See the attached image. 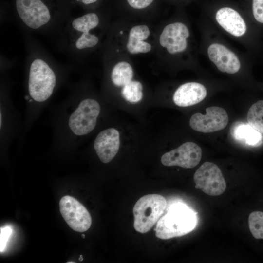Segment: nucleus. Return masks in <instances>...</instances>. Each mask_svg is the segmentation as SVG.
Masks as SVG:
<instances>
[{
	"label": "nucleus",
	"instance_id": "nucleus-3",
	"mask_svg": "<svg viewBox=\"0 0 263 263\" xmlns=\"http://www.w3.org/2000/svg\"><path fill=\"white\" fill-rule=\"evenodd\" d=\"M99 23L98 16L93 12L68 19L57 36L60 48L76 61L85 50L98 44L99 37L92 31Z\"/></svg>",
	"mask_w": 263,
	"mask_h": 263
},
{
	"label": "nucleus",
	"instance_id": "nucleus-26",
	"mask_svg": "<svg viewBox=\"0 0 263 263\" xmlns=\"http://www.w3.org/2000/svg\"><path fill=\"white\" fill-rule=\"evenodd\" d=\"M81 1L84 5H89L94 3L97 1V0H77Z\"/></svg>",
	"mask_w": 263,
	"mask_h": 263
},
{
	"label": "nucleus",
	"instance_id": "nucleus-4",
	"mask_svg": "<svg viewBox=\"0 0 263 263\" xmlns=\"http://www.w3.org/2000/svg\"><path fill=\"white\" fill-rule=\"evenodd\" d=\"M15 7L18 22L27 30L57 36L65 25L43 0H16Z\"/></svg>",
	"mask_w": 263,
	"mask_h": 263
},
{
	"label": "nucleus",
	"instance_id": "nucleus-2",
	"mask_svg": "<svg viewBox=\"0 0 263 263\" xmlns=\"http://www.w3.org/2000/svg\"><path fill=\"white\" fill-rule=\"evenodd\" d=\"M26 61L25 127L28 130L65 81L67 69L55 62L44 51L31 44Z\"/></svg>",
	"mask_w": 263,
	"mask_h": 263
},
{
	"label": "nucleus",
	"instance_id": "nucleus-19",
	"mask_svg": "<svg viewBox=\"0 0 263 263\" xmlns=\"http://www.w3.org/2000/svg\"><path fill=\"white\" fill-rule=\"evenodd\" d=\"M133 72L131 65L124 61L117 63L112 69L111 75L113 83L116 86H123L132 81Z\"/></svg>",
	"mask_w": 263,
	"mask_h": 263
},
{
	"label": "nucleus",
	"instance_id": "nucleus-27",
	"mask_svg": "<svg viewBox=\"0 0 263 263\" xmlns=\"http://www.w3.org/2000/svg\"><path fill=\"white\" fill-rule=\"evenodd\" d=\"M79 260L80 261H82L83 260V257H82V255H81L80 256V257H79Z\"/></svg>",
	"mask_w": 263,
	"mask_h": 263
},
{
	"label": "nucleus",
	"instance_id": "nucleus-11",
	"mask_svg": "<svg viewBox=\"0 0 263 263\" xmlns=\"http://www.w3.org/2000/svg\"><path fill=\"white\" fill-rule=\"evenodd\" d=\"M202 154V149L197 144L187 142L164 153L161 157V161L166 166H177L190 169L198 164L201 159Z\"/></svg>",
	"mask_w": 263,
	"mask_h": 263
},
{
	"label": "nucleus",
	"instance_id": "nucleus-18",
	"mask_svg": "<svg viewBox=\"0 0 263 263\" xmlns=\"http://www.w3.org/2000/svg\"><path fill=\"white\" fill-rule=\"evenodd\" d=\"M230 134L234 139L251 146H259L262 142L261 133L249 123L236 121L231 126Z\"/></svg>",
	"mask_w": 263,
	"mask_h": 263
},
{
	"label": "nucleus",
	"instance_id": "nucleus-25",
	"mask_svg": "<svg viewBox=\"0 0 263 263\" xmlns=\"http://www.w3.org/2000/svg\"><path fill=\"white\" fill-rule=\"evenodd\" d=\"M153 0H127L129 5L135 9H143L150 5Z\"/></svg>",
	"mask_w": 263,
	"mask_h": 263
},
{
	"label": "nucleus",
	"instance_id": "nucleus-8",
	"mask_svg": "<svg viewBox=\"0 0 263 263\" xmlns=\"http://www.w3.org/2000/svg\"><path fill=\"white\" fill-rule=\"evenodd\" d=\"M59 209L63 219L74 231L83 232L90 228L91 216L86 207L75 198L63 196L59 202Z\"/></svg>",
	"mask_w": 263,
	"mask_h": 263
},
{
	"label": "nucleus",
	"instance_id": "nucleus-5",
	"mask_svg": "<svg viewBox=\"0 0 263 263\" xmlns=\"http://www.w3.org/2000/svg\"><path fill=\"white\" fill-rule=\"evenodd\" d=\"M196 224L194 212L186 205L176 204L158 221L155 235L163 240L182 236L192 231Z\"/></svg>",
	"mask_w": 263,
	"mask_h": 263
},
{
	"label": "nucleus",
	"instance_id": "nucleus-13",
	"mask_svg": "<svg viewBox=\"0 0 263 263\" xmlns=\"http://www.w3.org/2000/svg\"><path fill=\"white\" fill-rule=\"evenodd\" d=\"M189 36L187 27L181 22L171 23L164 28L159 38L160 45L171 54L184 51L187 48V38Z\"/></svg>",
	"mask_w": 263,
	"mask_h": 263
},
{
	"label": "nucleus",
	"instance_id": "nucleus-12",
	"mask_svg": "<svg viewBox=\"0 0 263 263\" xmlns=\"http://www.w3.org/2000/svg\"><path fill=\"white\" fill-rule=\"evenodd\" d=\"M93 147L102 163L107 164L110 162L119 149V132L114 128H109L101 131L95 138Z\"/></svg>",
	"mask_w": 263,
	"mask_h": 263
},
{
	"label": "nucleus",
	"instance_id": "nucleus-10",
	"mask_svg": "<svg viewBox=\"0 0 263 263\" xmlns=\"http://www.w3.org/2000/svg\"><path fill=\"white\" fill-rule=\"evenodd\" d=\"M206 113H196L190 118L189 125L194 130L210 133L224 129L228 124L229 118L225 110L217 106L207 107Z\"/></svg>",
	"mask_w": 263,
	"mask_h": 263
},
{
	"label": "nucleus",
	"instance_id": "nucleus-17",
	"mask_svg": "<svg viewBox=\"0 0 263 263\" xmlns=\"http://www.w3.org/2000/svg\"><path fill=\"white\" fill-rule=\"evenodd\" d=\"M150 34L148 27L145 25H136L130 30L127 43L128 51L132 54L146 53L151 49L150 44L144 41Z\"/></svg>",
	"mask_w": 263,
	"mask_h": 263
},
{
	"label": "nucleus",
	"instance_id": "nucleus-20",
	"mask_svg": "<svg viewBox=\"0 0 263 263\" xmlns=\"http://www.w3.org/2000/svg\"><path fill=\"white\" fill-rule=\"evenodd\" d=\"M247 119L253 128L263 134V100H259L250 107Z\"/></svg>",
	"mask_w": 263,
	"mask_h": 263
},
{
	"label": "nucleus",
	"instance_id": "nucleus-7",
	"mask_svg": "<svg viewBox=\"0 0 263 263\" xmlns=\"http://www.w3.org/2000/svg\"><path fill=\"white\" fill-rule=\"evenodd\" d=\"M193 179L196 188L210 196L221 195L226 188L221 169L212 162L204 163L195 172Z\"/></svg>",
	"mask_w": 263,
	"mask_h": 263
},
{
	"label": "nucleus",
	"instance_id": "nucleus-22",
	"mask_svg": "<svg viewBox=\"0 0 263 263\" xmlns=\"http://www.w3.org/2000/svg\"><path fill=\"white\" fill-rule=\"evenodd\" d=\"M250 231L256 239H263V212H252L248 217Z\"/></svg>",
	"mask_w": 263,
	"mask_h": 263
},
{
	"label": "nucleus",
	"instance_id": "nucleus-23",
	"mask_svg": "<svg viewBox=\"0 0 263 263\" xmlns=\"http://www.w3.org/2000/svg\"><path fill=\"white\" fill-rule=\"evenodd\" d=\"M252 9L255 19L263 23V0H253Z\"/></svg>",
	"mask_w": 263,
	"mask_h": 263
},
{
	"label": "nucleus",
	"instance_id": "nucleus-6",
	"mask_svg": "<svg viewBox=\"0 0 263 263\" xmlns=\"http://www.w3.org/2000/svg\"><path fill=\"white\" fill-rule=\"evenodd\" d=\"M166 206V199L159 194L140 198L133 208L134 229L141 233L149 231L160 218Z\"/></svg>",
	"mask_w": 263,
	"mask_h": 263
},
{
	"label": "nucleus",
	"instance_id": "nucleus-15",
	"mask_svg": "<svg viewBox=\"0 0 263 263\" xmlns=\"http://www.w3.org/2000/svg\"><path fill=\"white\" fill-rule=\"evenodd\" d=\"M205 86L197 82L182 84L175 91L173 96L174 103L180 107H188L199 103L206 97Z\"/></svg>",
	"mask_w": 263,
	"mask_h": 263
},
{
	"label": "nucleus",
	"instance_id": "nucleus-21",
	"mask_svg": "<svg viewBox=\"0 0 263 263\" xmlns=\"http://www.w3.org/2000/svg\"><path fill=\"white\" fill-rule=\"evenodd\" d=\"M142 85L137 81H131L123 86L121 91L123 97L131 103H137L140 101L143 97Z\"/></svg>",
	"mask_w": 263,
	"mask_h": 263
},
{
	"label": "nucleus",
	"instance_id": "nucleus-14",
	"mask_svg": "<svg viewBox=\"0 0 263 263\" xmlns=\"http://www.w3.org/2000/svg\"><path fill=\"white\" fill-rule=\"evenodd\" d=\"M210 60L222 72L235 74L240 68V62L235 54L222 44L213 43L207 50Z\"/></svg>",
	"mask_w": 263,
	"mask_h": 263
},
{
	"label": "nucleus",
	"instance_id": "nucleus-16",
	"mask_svg": "<svg viewBox=\"0 0 263 263\" xmlns=\"http://www.w3.org/2000/svg\"><path fill=\"white\" fill-rule=\"evenodd\" d=\"M216 19L225 30L234 36H241L246 32V24L243 19L231 8L219 9L216 13Z\"/></svg>",
	"mask_w": 263,
	"mask_h": 263
},
{
	"label": "nucleus",
	"instance_id": "nucleus-29",
	"mask_svg": "<svg viewBox=\"0 0 263 263\" xmlns=\"http://www.w3.org/2000/svg\"><path fill=\"white\" fill-rule=\"evenodd\" d=\"M74 262H67V263H74Z\"/></svg>",
	"mask_w": 263,
	"mask_h": 263
},
{
	"label": "nucleus",
	"instance_id": "nucleus-28",
	"mask_svg": "<svg viewBox=\"0 0 263 263\" xmlns=\"http://www.w3.org/2000/svg\"><path fill=\"white\" fill-rule=\"evenodd\" d=\"M81 236H82V237L83 238H85V235H84V234H82Z\"/></svg>",
	"mask_w": 263,
	"mask_h": 263
},
{
	"label": "nucleus",
	"instance_id": "nucleus-24",
	"mask_svg": "<svg viewBox=\"0 0 263 263\" xmlns=\"http://www.w3.org/2000/svg\"><path fill=\"white\" fill-rule=\"evenodd\" d=\"M12 233V229L9 226L0 228V250L2 252L4 249L8 240Z\"/></svg>",
	"mask_w": 263,
	"mask_h": 263
},
{
	"label": "nucleus",
	"instance_id": "nucleus-1",
	"mask_svg": "<svg viewBox=\"0 0 263 263\" xmlns=\"http://www.w3.org/2000/svg\"><path fill=\"white\" fill-rule=\"evenodd\" d=\"M77 89L76 84L74 85L68 97L52 111V144L76 147L82 137L96 127L101 112L100 103L92 98H82Z\"/></svg>",
	"mask_w": 263,
	"mask_h": 263
},
{
	"label": "nucleus",
	"instance_id": "nucleus-9",
	"mask_svg": "<svg viewBox=\"0 0 263 263\" xmlns=\"http://www.w3.org/2000/svg\"><path fill=\"white\" fill-rule=\"evenodd\" d=\"M20 124L9 93L2 89L0 93V144H10L18 133Z\"/></svg>",
	"mask_w": 263,
	"mask_h": 263
}]
</instances>
